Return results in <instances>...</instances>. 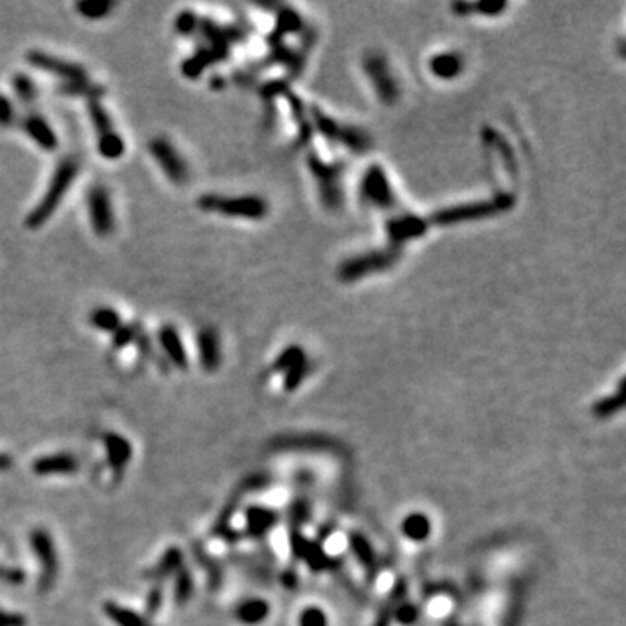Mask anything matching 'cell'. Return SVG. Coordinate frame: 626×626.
I'll return each mask as SVG.
<instances>
[{
  "mask_svg": "<svg viewBox=\"0 0 626 626\" xmlns=\"http://www.w3.org/2000/svg\"><path fill=\"white\" fill-rule=\"evenodd\" d=\"M199 28H201V21H199L197 14L190 9L181 11L174 19V30L178 35L190 37L194 35Z\"/></svg>",
  "mask_w": 626,
  "mask_h": 626,
  "instance_id": "obj_38",
  "label": "cell"
},
{
  "mask_svg": "<svg viewBox=\"0 0 626 626\" xmlns=\"http://www.w3.org/2000/svg\"><path fill=\"white\" fill-rule=\"evenodd\" d=\"M138 336H140V331H138L136 324H122L117 331L111 334V347L115 350H122V348H125L133 341H136Z\"/></svg>",
  "mask_w": 626,
  "mask_h": 626,
  "instance_id": "obj_39",
  "label": "cell"
},
{
  "mask_svg": "<svg viewBox=\"0 0 626 626\" xmlns=\"http://www.w3.org/2000/svg\"><path fill=\"white\" fill-rule=\"evenodd\" d=\"M87 213L92 232L105 239L115 232V213L110 191L103 184H92L87 191Z\"/></svg>",
  "mask_w": 626,
  "mask_h": 626,
  "instance_id": "obj_5",
  "label": "cell"
},
{
  "mask_svg": "<svg viewBox=\"0 0 626 626\" xmlns=\"http://www.w3.org/2000/svg\"><path fill=\"white\" fill-rule=\"evenodd\" d=\"M162 597H164V591L160 586H153V588L150 590L147 598V613L150 616H152V614H157V610L160 609V605H162Z\"/></svg>",
  "mask_w": 626,
  "mask_h": 626,
  "instance_id": "obj_43",
  "label": "cell"
},
{
  "mask_svg": "<svg viewBox=\"0 0 626 626\" xmlns=\"http://www.w3.org/2000/svg\"><path fill=\"white\" fill-rule=\"evenodd\" d=\"M513 591L510 595V608H508V620L506 623L508 626H517L522 616V608H524V598H525V583L517 581L513 583Z\"/></svg>",
  "mask_w": 626,
  "mask_h": 626,
  "instance_id": "obj_35",
  "label": "cell"
},
{
  "mask_svg": "<svg viewBox=\"0 0 626 626\" xmlns=\"http://www.w3.org/2000/svg\"><path fill=\"white\" fill-rule=\"evenodd\" d=\"M350 547H352V552L355 553L357 559H359V562L366 567V572H367L369 578L371 579L378 578V572H379L378 562H376L374 552H372L371 544H369V541L366 540V537H364L362 535H357V532H353V535H350Z\"/></svg>",
  "mask_w": 626,
  "mask_h": 626,
  "instance_id": "obj_24",
  "label": "cell"
},
{
  "mask_svg": "<svg viewBox=\"0 0 626 626\" xmlns=\"http://www.w3.org/2000/svg\"><path fill=\"white\" fill-rule=\"evenodd\" d=\"M103 613L108 617L110 621H113L117 626H148V620L143 614L136 613L134 609L125 608V605L117 604V602H105L103 605Z\"/></svg>",
  "mask_w": 626,
  "mask_h": 626,
  "instance_id": "obj_22",
  "label": "cell"
},
{
  "mask_svg": "<svg viewBox=\"0 0 626 626\" xmlns=\"http://www.w3.org/2000/svg\"><path fill=\"white\" fill-rule=\"evenodd\" d=\"M418 616H420V610H418L416 605L413 604H404V605H398L397 610H395V620L401 621L404 625H414L416 623Z\"/></svg>",
  "mask_w": 626,
  "mask_h": 626,
  "instance_id": "obj_42",
  "label": "cell"
},
{
  "mask_svg": "<svg viewBox=\"0 0 626 626\" xmlns=\"http://www.w3.org/2000/svg\"><path fill=\"white\" fill-rule=\"evenodd\" d=\"M366 70L371 82L374 84L376 91H378L379 98L385 103H393L395 98L398 96V87L395 82L393 75L388 70L386 61L383 60L379 55H374L366 60Z\"/></svg>",
  "mask_w": 626,
  "mask_h": 626,
  "instance_id": "obj_9",
  "label": "cell"
},
{
  "mask_svg": "<svg viewBox=\"0 0 626 626\" xmlns=\"http://www.w3.org/2000/svg\"><path fill=\"white\" fill-rule=\"evenodd\" d=\"M444 626H458V625H444Z\"/></svg>",
  "mask_w": 626,
  "mask_h": 626,
  "instance_id": "obj_46",
  "label": "cell"
},
{
  "mask_svg": "<svg viewBox=\"0 0 626 626\" xmlns=\"http://www.w3.org/2000/svg\"><path fill=\"white\" fill-rule=\"evenodd\" d=\"M80 171V162L77 157H65L57 164L55 172L51 176L47 188L44 191V197L32 209V213L26 216L25 225L28 230H38L47 223L49 218L56 213L57 207L63 202L67 191L74 186L77 176Z\"/></svg>",
  "mask_w": 626,
  "mask_h": 626,
  "instance_id": "obj_1",
  "label": "cell"
},
{
  "mask_svg": "<svg viewBox=\"0 0 626 626\" xmlns=\"http://www.w3.org/2000/svg\"><path fill=\"white\" fill-rule=\"evenodd\" d=\"M89 324L98 331L113 334L122 325V318L117 310L108 308V306H98L89 315Z\"/></svg>",
  "mask_w": 626,
  "mask_h": 626,
  "instance_id": "obj_26",
  "label": "cell"
},
{
  "mask_svg": "<svg viewBox=\"0 0 626 626\" xmlns=\"http://www.w3.org/2000/svg\"><path fill=\"white\" fill-rule=\"evenodd\" d=\"M19 128L23 129V133L37 145L38 148L45 150V152H55L60 145L57 140V134L55 129L51 128L47 121L42 117L37 111H28V113L23 115L19 118Z\"/></svg>",
  "mask_w": 626,
  "mask_h": 626,
  "instance_id": "obj_8",
  "label": "cell"
},
{
  "mask_svg": "<svg viewBox=\"0 0 626 626\" xmlns=\"http://www.w3.org/2000/svg\"><path fill=\"white\" fill-rule=\"evenodd\" d=\"M194 576L186 567H181L174 574V600L178 605H186L194 597Z\"/></svg>",
  "mask_w": 626,
  "mask_h": 626,
  "instance_id": "obj_32",
  "label": "cell"
},
{
  "mask_svg": "<svg viewBox=\"0 0 626 626\" xmlns=\"http://www.w3.org/2000/svg\"><path fill=\"white\" fill-rule=\"evenodd\" d=\"M197 206L206 213H218L228 218L244 220H263L268 214V203L258 195L244 197H220L216 194H206L197 201Z\"/></svg>",
  "mask_w": 626,
  "mask_h": 626,
  "instance_id": "obj_2",
  "label": "cell"
},
{
  "mask_svg": "<svg viewBox=\"0 0 626 626\" xmlns=\"http://www.w3.org/2000/svg\"><path fill=\"white\" fill-rule=\"evenodd\" d=\"M402 532L407 537H410V540L423 541L432 532V524H430L428 517L423 515V513H410L402 522Z\"/></svg>",
  "mask_w": 626,
  "mask_h": 626,
  "instance_id": "obj_30",
  "label": "cell"
},
{
  "mask_svg": "<svg viewBox=\"0 0 626 626\" xmlns=\"http://www.w3.org/2000/svg\"><path fill=\"white\" fill-rule=\"evenodd\" d=\"M159 341H160V347H162L167 359L171 360L172 366L178 369L188 367V353L184 350L183 340L174 325L172 324L162 325L159 331Z\"/></svg>",
  "mask_w": 626,
  "mask_h": 626,
  "instance_id": "obj_16",
  "label": "cell"
},
{
  "mask_svg": "<svg viewBox=\"0 0 626 626\" xmlns=\"http://www.w3.org/2000/svg\"><path fill=\"white\" fill-rule=\"evenodd\" d=\"M183 566H184V555L181 548L169 547L167 550L162 553L159 562H157L152 569H148V572L145 576H147L148 579H152V581L160 583L166 578H169V576H174Z\"/></svg>",
  "mask_w": 626,
  "mask_h": 626,
  "instance_id": "obj_17",
  "label": "cell"
},
{
  "mask_svg": "<svg viewBox=\"0 0 626 626\" xmlns=\"http://www.w3.org/2000/svg\"><path fill=\"white\" fill-rule=\"evenodd\" d=\"M268 616H270V605H268L267 600L258 597L242 600L235 608V617L240 621V623L247 626H256L263 623Z\"/></svg>",
  "mask_w": 626,
  "mask_h": 626,
  "instance_id": "obj_20",
  "label": "cell"
},
{
  "mask_svg": "<svg viewBox=\"0 0 626 626\" xmlns=\"http://www.w3.org/2000/svg\"><path fill=\"white\" fill-rule=\"evenodd\" d=\"M510 206V203H494V202H477V203H468V206L454 207V209H447L444 213L437 214V221L440 225H451V223H458L463 220H479V218L491 216V214L498 213L501 207Z\"/></svg>",
  "mask_w": 626,
  "mask_h": 626,
  "instance_id": "obj_11",
  "label": "cell"
},
{
  "mask_svg": "<svg viewBox=\"0 0 626 626\" xmlns=\"http://www.w3.org/2000/svg\"><path fill=\"white\" fill-rule=\"evenodd\" d=\"M197 347H199V359L203 371L213 372L220 367L221 364V348H220V336L218 331L211 325L202 328L197 334Z\"/></svg>",
  "mask_w": 626,
  "mask_h": 626,
  "instance_id": "obj_12",
  "label": "cell"
},
{
  "mask_svg": "<svg viewBox=\"0 0 626 626\" xmlns=\"http://www.w3.org/2000/svg\"><path fill=\"white\" fill-rule=\"evenodd\" d=\"M279 520V515L264 506H249L245 510V531L252 537H263Z\"/></svg>",
  "mask_w": 626,
  "mask_h": 626,
  "instance_id": "obj_18",
  "label": "cell"
},
{
  "mask_svg": "<svg viewBox=\"0 0 626 626\" xmlns=\"http://www.w3.org/2000/svg\"><path fill=\"white\" fill-rule=\"evenodd\" d=\"M16 117V106L7 94L0 92V128H13Z\"/></svg>",
  "mask_w": 626,
  "mask_h": 626,
  "instance_id": "obj_40",
  "label": "cell"
},
{
  "mask_svg": "<svg viewBox=\"0 0 626 626\" xmlns=\"http://www.w3.org/2000/svg\"><path fill=\"white\" fill-rule=\"evenodd\" d=\"M425 221L420 220L416 216H401V218H395V220L388 221L386 230H388V235L393 242H407L410 239H416L420 237L421 233L425 232Z\"/></svg>",
  "mask_w": 626,
  "mask_h": 626,
  "instance_id": "obj_19",
  "label": "cell"
},
{
  "mask_svg": "<svg viewBox=\"0 0 626 626\" xmlns=\"http://www.w3.org/2000/svg\"><path fill=\"white\" fill-rule=\"evenodd\" d=\"M30 547H32L33 555L40 566L38 590L47 591L57 578V569H60L55 540L44 527H37L30 532Z\"/></svg>",
  "mask_w": 626,
  "mask_h": 626,
  "instance_id": "obj_3",
  "label": "cell"
},
{
  "mask_svg": "<svg viewBox=\"0 0 626 626\" xmlns=\"http://www.w3.org/2000/svg\"><path fill=\"white\" fill-rule=\"evenodd\" d=\"M406 593H407V583H406V579L401 578L397 583H395V586H393V590H391V595L388 597L386 604L379 609V614H378V617H376L374 626H390V621L393 620V616H395V610H397L398 605L402 604V598L406 597Z\"/></svg>",
  "mask_w": 626,
  "mask_h": 626,
  "instance_id": "obj_25",
  "label": "cell"
},
{
  "mask_svg": "<svg viewBox=\"0 0 626 626\" xmlns=\"http://www.w3.org/2000/svg\"><path fill=\"white\" fill-rule=\"evenodd\" d=\"M11 86H13L14 94H16V98L23 105L32 106L37 101L38 91L32 77H28L26 74H16L13 77V80H11Z\"/></svg>",
  "mask_w": 626,
  "mask_h": 626,
  "instance_id": "obj_31",
  "label": "cell"
},
{
  "mask_svg": "<svg viewBox=\"0 0 626 626\" xmlns=\"http://www.w3.org/2000/svg\"><path fill=\"white\" fill-rule=\"evenodd\" d=\"M360 194L364 201L376 207H391L395 203V194L381 166H371L360 183Z\"/></svg>",
  "mask_w": 626,
  "mask_h": 626,
  "instance_id": "obj_7",
  "label": "cell"
},
{
  "mask_svg": "<svg viewBox=\"0 0 626 626\" xmlns=\"http://www.w3.org/2000/svg\"><path fill=\"white\" fill-rule=\"evenodd\" d=\"M96 147H98L99 155L106 160H118L125 152L124 140H122L121 134L115 133V130L103 134V136H98Z\"/></svg>",
  "mask_w": 626,
  "mask_h": 626,
  "instance_id": "obj_27",
  "label": "cell"
},
{
  "mask_svg": "<svg viewBox=\"0 0 626 626\" xmlns=\"http://www.w3.org/2000/svg\"><path fill=\"white\" fill-rule=\"evenodd\" d=\"M150 155L155 159V162L159 164V167L162 169L164 174L171 179L172 183L181 186L188 181L190 178V169H188L186 160L183 159L181 153L178 152V148L164 136L153 138L148 143Z\"/></svg>",
  "mask_w": 626,
  "mask_h": 626,
  "instance_id": "obj_4",
  "label": "cell"
},
{
  "mask_svg": "<svg viewBox=\"0 0 626 626\" xmlns=\"http://www.w3.org/2000/svg\"><path fill=\"white\" fill-rule=\"evenodd\" d=\"M148 626H152V625H148Z\"/></svg>",
  "mask_w": 626,
  "mask_h": 626,
  "instance_id": "obj_47",
  "label": "cell"
},
{
  "mask_svg": "<svg viewBox=\"0 0 626 626\" xmlns=\"http://www.w3.org/2000/svg\"><path fill=\"white\" fill-rule=\"evenodd\" d=\"M26 63H30L33 68H37V70H42L45 72V74L63 80V84L89 80L87 70L82 67V65L74 63V61L61 60V57H56L44 51L26 52Z\"/></svg>",
  "mask_w": 626,
  "mask_h": 626,
  "instance_id": "obj_6",
  "label": "cell"
},
{
  "mask_svg": "<svg viewBox=\"0 0 626 626\" xmlns=\"http://www.w3.org/2000/svg\"><path fill=\"white\" fill-rule=\"evenodd\" d=\"M391 256H393V251L376 252V255L360 256V258L347 261V263L341 267V276H343L345 280H355L357 276L360 275L383 270V268L391 263Z\"/></svg>",
  "mask_w": 626,
  "mask_h": 626,
  "instance_id": "obj_13",
  "label": "cell"
},
{
  "mask_svg": "<svg viewBox=\"0 0 626 626\" xmlns=\"http://www.w3.org/2000/svg\"><path fill=\"white\" fill-rule=\"evenodd\" d=\"M61 91H63L65 94L84 96V98H89V99H99L103 92H105V89H103L101 86H98V84H91L89 80H84V82L61 84Z\"/></svg>",
  "mask_w": 626,
  "mask_h": 626,
  "instance_id": "obj_37",
  "label": "cell"
},
{
  "mask_svg": "<svg viewBox=\"0 0 626 626\" xmlns=\"http://www.w3.org/2000/svg\"><path fill=\"white\" fill-rule=\"evenodd\" d=\"M87 111H89L91 124L98 136H103V134L115 130L113 121H111L110 113L106 111L105 106L101 105L99 99H89V101H87Z\"/></svg>",
  "mask_w": 626,
  "mask_h": 626,
  "instance_id": "obj_29",
  "label": "cell"
},
{
  "mask_svg": "<svg viewBox=\"0 0 626 626\" xmlns=\"http://www.w3.org/2000/svg\"><path fill=\"white\" fill-rule=\"evenodd\" d=\"M463 70V60L454 52H440L430 60V72L439 79H454Z\"/></svg>",
  "mask_w": 626,
  "mask_h": 626,
  "instance_id": "obj_23",
  "label": "cell"
},
{
  "mask_svg": "<svg viewBox=\"0 0 626 626\" xmlns=\"http://www.w3.org/2000/svg\"><path fill=\"white\" fill-rule=\"evenodd\" d=\"M33 474L38 477H55V475H72L79 470V459L68 452L42 456L32 464Z\"/></svg>",
  "mask_w": 626,
  "mask_h": 626,
  "instance_id": "obj_10",
  "label": "cell"
},
{
  "mask_svg": "<svg viewBox=\"0 0 626 626\" xmlns=\"http://www.w3.org/2000/svg\"><path fill=\"white\" fill-rule=\"evenodd\" d=\"M303 362H306L305 352H303L299 347H289L287 350H284L279 357H276L275 364H274V371H276V372L286 371L287 372Z\"/></svg>",
  "mask_w": 626,
  "mask_h": 626,
  "instance_id": "obj_36",
  "label": "cell"
},
{
  "mask_svg": "<svg viewBox=\"0 0 626 626\" xmlns=\"http://www.w3.org/2000/svg\"><path fill=\"white\" fill-rule=\"evenodd\" d=\"M13 466V459L7 454H0V470H7V468Z\"/></svg>",
  "mask_w": 626,
  "mask_h": 626,
  "instance_id": "obj_45",
  "label": "cell"
},
{
  "mask_svg": "<svg viewBox=\"0 0 626 626\" xmlns=\"http://www.w3.org/2000/svg\"><path fill=\"white\" fill-rule=\"evenodd\" d=\"M315 121H317L318 128H320L322 133H324L325 136L331 138L332 141H337V143H343L347 145V147L355 150L366 148L367 138L364 136V133L340 128L341 124H337L336 121H331V118H328L322 113H315Z\"/></svg>",
  "mask_w": 626,
  "mask_h": 626,
  "instance_id": "obj_14",
  "label": "cell"
},
{
  "mask_svg": "<svg viewBox=\"0 0 626 626\" xmlns=\"http://www.w3.org/2000/svg\"><path fill=\"white\" fill-rule=\"evenodd\" d=\"M312 171L315 178L318 179L325 201L331 203L340 202L341 195L340 186H337V169H334L332 166H324L320 160H312Z\"/></svg>",
  "mask_w": 626,
  "mask_h": 626,
  "instance_id": "obj_21",
  "label": "cell"
},
{
  "mask_svg": "<svg viewBox=\"0 0 626 626\" xmlns=\"http://www.w3.org/2000/svg\"><path fill=\"white\" fill-rule=\"evenodd\" d=\"M77 13L86 19H103L106 18L111 11L115 9L113 2H105V0H86V2H79L75 6Z\"/></svg>",
  "mask_w": 626,
  "mask_h": 626,
  "instance_id": "obj_33",
  "label": "cell"
},
{
  "mask_svg": "<svg viewBox=\"0 0 626 626\" xmlns=\"http://www.w3.org/2000/svg\"><path fill=\"white\" fill-rule=\"evenodd\" d=\"M625 404V390H623V383H621L620 388H617V393L616 395H610V397L602 398L600 402L593 406V414L597 418H609L610 414H616L617 410L623 409Z\"/></svg>",
  "mask_w": 626,
  "mask_h": 626,
  "instance_id": "obj_34",
  "label": "cell"
},
{
  "mask_svg": "<svg viewBox=\"0 0 626 626\" xmlns=\"http://www.w3.org/2000/svg\"><path fill=\"white\" fill-rule=\"evenodd\" d=\"M0 626H26V617L19 613L0 609Z\"/></svg>",
  "mask_w": 626,
  "mask_h": 626,
  "instance_id": "obj_44",
  "label": "cell"
},
{
  "mask_svg": "<svg viewBox=\"0 0 626 626\" xmlns=\"http://www.w3.org/2000/svg\"><path fill=\"white\" fill-rule=\"evenodd\" d=\"M103 444H105L108 464L115 471H122L124 468H128L130 458H133V445H130L129 439H125L121 433L110 432L103 439Z\"/></svg>",
  "mask_w": 626,
  "mask_h": 626,
  "instance_id": "obj_15",
  "label": "cell"
},
{
  "mask_svg": "<svg viewBox=\"0 0 626 626\" xmlns=\"http://www.w3.org/2000/svg\"><path fill=\"white\" fill-rule=\"evenodd\" d=\"M299 626H328V617L322 609L308 608L299 616Z\"/></svg>",
  "mask_w": 626,
  "mask_h": 626,
  "instance_id": "obj_41",
  "label": "cell"
},
{
  "mask_svg": "<svg viewBox=\"0 0 626 626\" xmlns=\"http://www.w3.org/2000/svg\"><path fill=\"white\" fill-rule=\"evenodd\" d=\"M275 444L276 449H317V451H334L336 449V445H332V440L322 439V437H310V439L284 437V439H276Z\"/></svg>",
  "mask_w": 626,
  "mask_h": 626,
  "instance_id": "obj_28",
  "label": "cell"
}]
</instances>
